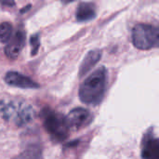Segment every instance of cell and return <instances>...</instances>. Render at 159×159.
<instances>
[{"instance_id": "6", "label": "cell", "mask_w": 159, "mask_h": 159, "mask_svg": "<svg viewBox=\"0 0 159 159\" xmlns=\"http://www.w3.org/2000/svg\"><path fill=\"white\" fill-rule=\"evenodd\" d=\"M25 45V33L19 30L7 42L5 48V54L10 60H16Z\"/></svg>"}, {"instance_id": "2", "label": "cell", "mask_w": 159, "mask_h": 159, "mask_svg": "<svg viewBox=\"0 0 159 159\" xmlns=\"http://www.w3.org/2000/svg\"><path fill=\"white\" fill-rule=\"evenodd\" d=\"M41 116L44 128L53 142L61 143L68 138L71 129L66 116L48 108L42 111Z\"/></svg>"}, {"instance_id": "8", "label": "cell", "mask_w": 159, "mask_h": 159, "mask_svg": "<svg viewBox=\"0 0 159 159\" xmlns=\"http://www.w3.org/2000/svg\"><path fill=\"white\" fill-rule=\"evenodd\" d=\"M142 157L143 159H159V139L152 137L143 142Z\"/></svg>"}, {"instance_id": "11", "label": "cell", "mask_w": 159, "mask_h": 159, "mask_svg": "<svg viewBox=\"0 0 159 159\" xmlns=\"http://www.w3.org/2000/svg\"><path fill=\"white\" fill-rule=\"evenodd\" d=\"M13 159H43V152L40 146L37 144H33Z\"/></svg>"}, {"instance_id": "4", "label": "cell", "mask_w": 159, "mask_h": 159, "mask_svg": "<svg viewBox=\"0 0 159 159\" xmlns=\"http://www.w3.org/2000/svg\"><path fill=\"white\" fill-rule=\"evenodd\" d=\"M17 103L15 102L6 101L5 103L1 102V112L6 119L14 118L18 125H23L31 121L32 119V108L22 103Z\"/></svg>"}, {"instance_id": "14", "label": "cell", "mask_w": 159, "mask_h": 159, "mask_svg": "<svg viewBox=\"0 0 159 159\" xmlns=\"http://www.w3.org/2000/svg\"><path fill=\"white\" fill-rule=\"evenodd\" d=\"M2 5H8V6H14L15 5V2H12V1H1L0 2Z\"/></svg>"}, {"instance_id": "3", "label": "cell", "mask_w": 159, "mask_h": 159, "mask_svg": "<svg viewBox=\"0 0 159 159\" xmlns=\"http://www.w3.org/2000/svg\"><path fill=\"white\" fill-rule=\"evenodd\" d=\"M132 42L142 50L159 48V26L139 23L132 30Z\"/></svg>"}, {"instance_id": "15", "label": "cell", "mask_w": 159, "mask_h": 159, "mask_svg": "<svg viewBox=\"0 0 159 159\" xmlns=\"http://www.w3.org/2000/svg\"><path fill=\"white\" fill-rule=\"evenodd\" d=\"M30 7H31V5H29V6H26L24 9H21V10H20V12H21V13H23V12H25L26 10L30 9Z\"/></svg>"}, {"instance_id": "7", "label": "cell", "mask_w": 159, "mask_h": 159, "mask_svg": "<svg viewBox=\"0 0 159 159\" xmlns=\"http://www.w3.org/2000/svg\"><path fill=\"white\" fill-rule=\"evenodd\" d=\"M5 82L15 88L19 89H38L39 85L32 80L30 77L20 74L18 72H8L5 75Z\"/></svg>"}, {"instance_id": "10", "label": "cell", "mask_w": 159, "mask_h": 159, "mask_svg": "<svg viewBox=\"0 0 159 159\" xmlns=\"http://www.w3.org/2000/svg\"><path fill=\"white\" fill-rule=\"evenodd\" d=\"M102 57V51L99 49L91 50L89 51L86 57L84 58L83 62L80 65V70H79V75L83 76L87 75V73L99 61V60Z\"/></svg>"}, {"instance_id": "9", "label": "cell", "mask_w": 159, "mask_h": 159, "mask_svg": "<svg viewBox=\"0 0 159 159\" xmlns=\"http://www.w3.org/2000/svg\"><path fill=\"white\" fill-rule=\"evenodd\" d=\"M96 17V7L92 3H81L78 5L75 12V18L78 21H88Z\"/></svg>"}, {"instance_id": "13", "label": "cell", "mask_w": 159, "mask_h": 159, "mask_svg": "<svg viewBox=\"0 0 159 159\" xmlns=\"http://www.w3.org/2000/svg\"><path fill=\"white\" fill-rule=\"evenodd\" d=\"M30 44H31V54L32 56H34L37 54L39 47H40V37L39 34H34L30 38Z\"/></svg>"}, {"instance_id": "5", "label": "cell", "mask_w": 159, "mask_h": 159, "mask_svg": "<svg viewBox=\"0 0 159 159\" xmlns=\"http://www.w3.org/2000/svg\"><path fill=\"white\" fill-rule=\"evenodd\" d=\"M66 117L70 129H73L75 130L86 128L92 121V116L89 111L81 107L73 109Z\"/></svg>"}, {"instance_id": "12", "label": "cell", "mask_w": 159, "mask_h": 159, "mask_svg": "<svg viewBox=\"0 0 159 159\" xmlns=\"http://www.w3.org/2000/svg\"><path fill=\"white\" fill-rule=\"evenodd\" d=\"M12 32L13 27L9 22L4 21L0 23V42L7 43L11 39Z\"/></svg>"}, {"instance_id": "1", "label": "cell", "mask_w": 159, "mask_h": 159, "mask_svg": "<svg viewBox=\"0 0 159 159\" xmlns=\"http://www.w3.org/2000/svg\"><path fill=\"white\" fill-rule=\"evenodd\" d=\"M106 88V69L102 66L89 75L81 84L79 98L82 102L97 105L104 96Z\"/></svg>"}]
</instances>
